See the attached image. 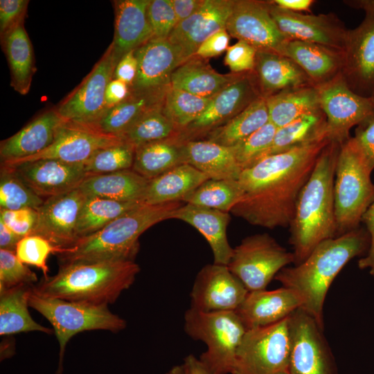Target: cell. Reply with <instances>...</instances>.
I'll return each instance as SVG.
<instances>
[{
    "mask_svg": "<svg viewBox=\"0 0 374 374\" xmlns=\"http://www.w3.org/2000/svg\"><path fill=\"white\" fill-rule=\"evenodd\" d=\"M328 138L265 157L242 171L244 190L230 213L267 229L290 226L299 195Z\"/></svg>",
    "mask_w": 374,
    "mask_h": 374,
    "instance_id": "cell-1",
    "label": "cell"
},
{
    "mask_svg": "<svg viewBox=\"0 0 374 374\" xmlns=\"http://www.w3.org/2000/svg\"><path fill=\"white\" fill-rule=\"evenodd\" d=\"M370 247L366 229L359 227L319 243L299 265L282 269L274 279L296 291L301 308L323 326V305L334 279L353 258L366 255Z\"/></svg>",
    "mask_w": 374,
    "mask_h": 374,
    "instance_id": "cell-2",
    "label": "cell"
},
{
    "mask_svg": "<svg viewBox=\"0 0 374 374\" xmlns=\"http://www.w3.org/2000/svg\"><path fill=\"white\" fill-rule=\"evenodd\" d=\"M341 145L330 141L323 149L298 198L289 226L294 265L305 260L321 242L337 237L334 181Z\"/></svg>",
    "mask_w": 374,
    "mask_h": 374,
    "instance_id": "cell-3",
    "label": "cell"
},
{
    "mask_svg": "<svg viewBox=\"0 0 374 374\" xmlns=\"http://www.w3.org/2000/svg\"><path fill=\"white\" fill-rule=\"evenodd\" d=\"M184 202L160 204H142L105 227L61 248L55 255L59 265L113 260H135L139 250L140 235L154 224L172 219Z\"/></svg>",
    "mask_w": 374,
    "mask_h": 374,
    "instance_id": "cell-4",
    "label": "cell"
},
{
    "mask_svg": "<svg viewBox=\"0 0 374 374\" xmlns=\"http://www.w3.org/2000/svg\"><path fill=\"white\" fill-rule=\"evenodd\" d=\"M140 270L135 260L60 265L57 274L43 277L32 289L43 296L109 305L132 286Z\"/></svg>",
    "mask_w": 374,
    "mask_h": 374,
    "instance_id": "cell-5",
    "label": "cell"
},
{
    "mask_svg": "<svg viewBox=\"0 0 374 374\" xmlns=\"http://www.w3.org/2000/svg\"><path fill=\"white\" fill-rule=\"evenodd\" d=\"M371 170L354 137L339 149L334 181L337 237L359 227L362 218L374 200Z\"/></svg>",
    "mask_w": 374,
    "mask_h": 374,
    "instance_id": "cell-6",
    "label": "cell"
},
{
    "mask_svg": "<svg viewBox=\"0 0 374 374\" xmlns=\"http://www.w3.org/2000/svg\"><path fill=\"white\" fill-rule=\"evenodd\" d=\"M29 307L37 311L52 325L59 343L57 374H62L65 349L76 334L101 330L118 332L127 326L126 321L112 313L108 305H93L39 295L31 290Z\"/></svg>",
    "mask_w": 374,
    "mask_h": 374,
    "instance_id": "cell-7",
    "label": "cell"
},
{
    "mask_svg": "<svg viewBox=\"0 0 374 374\" xmlns=\"http://www.w3.org/2000/svg\"><path fill=\"white\" fill-rule=\"evenodd\" d=\"M186 333L206 345L199 360L212 374L231 373L247 328L235 311L202 312L192 308L184 314Z\"/></svg>",
    "mask_w": 374,
    "mask_h": 374,
    "instance_id": "cell-8",
    "label": "cell"
},
{
    "mask_svg": "<svg viewBox=\"0 0 374 374\" xmlns=\"http://www.w3.org/2000/svg\"><path fill=\"white\" fill-rule=\"evenodd\" d=\"M289 317L269 326L247 330L231 374H277L288 371Z\"/></svg>",
    "mask_w": 374,
    "mask_h": 374,
    "instance_id": "cell-9",
    "label": "cell"
},
{
    "mask_svg": "<svg viewBox=\"0 0 374 374\" xmlns=\"http://www.w3.org/2000/svg\"><path fill=\"white\" fill-rule=\"evenodd\" d=\"M293 252L288 251L267 233L244 238L233 248L228 264L249 292L265 290L284 267L294 263Z\"/></svg>",
    "mask_w": 374,
    "mask_h": 374,
    "instance_id": "cell-10",
    "label": "cell"
},
{
    "mask_svg": "<svg viewBox=\"0 0 374 374\" xmlns=\"http://www.w3.org/2000/svg\"><path fill=\"white\" fill-rule=\"evenodd\" d=\"M362 9L365 16L354 29H348L341 75L348 87L365 98L374 96V0L344 1Z\"/></svg>",
    "mask_w": 374,
    "mask_h": 374,
    "instance_id": "cell-11",
    "label": "cell"
},
{
    "mask_svg": "<svg viewBox=\"0 0 374 374\" xmlns=\"http://www.w3.org/2000/svg\"><path fill=\"white\" fill-rule=\"evenodd\" d=\"M288 323L290 374H336L323 326L301 308L289 317Z\"/></svg>",
    "mask_w": 374,
    "mask_h": 374,
    "instance_id": "cell-12",
    "label": "cell"
},
{
    "mask_svg": "<svg viewBox=\"0 0 374 374\" xmlns=\"http://www.w3.org/2000/svg\"><path fill=\"white\" fill-rule=\"evenodd\" d=\"M262 98L253 71L240 73L238 78L211 100L206 110L176 135L181 142L202 140L251 103Z\"/></svg>",
    "mask_w": 374,
    "mask_h": 374,
    "instance_id": "cell-13",
    "label": "cell"
},
{
    "mask_svg": "<svg viewBox=\"0 0 374 374\" xmlns=\"http://www.w3.org/2000/svg\"><path fill=\"white\" fill-rule=\"evenodd\" d=\"M320 107L326 117L328 139L342 144L350 136V129L374 116L372 98L353 92L341 74L318 87Z\"/></svg>",
    "mask_w": 374,
    "mask_h": 374,
    "instance_id": "cell-14",
    "label": "cell"
},
{
    "mask_svg": "<svg viewBox=\"0 0 374 374\" xmlns=\"http://www.w3.org/2000/svg\"><path fill=\"white\" fill-rule=\"evenodd\" d=\"M117 61L112 43L82 82L58 105L56 109L66 121L87 125L105 111V91L114 78Z\"/></svg>",
    "mask_w": 374,
    "mask_h": 374,
    "instance_id": "cell-15",
    "label": "cell"
},
{
    "mask_svg": "<svg viewBox=\"0 0 374 374\" xmlns=\"http://www.w3.org/2000/svg\"><path fill=\"white\" fill-rule=\"evenodd\" d=\"M226 30L230 36L249 44L258 51L285 55L290 40L271 16L267 1L234 0Z\"/></svg>",
    "mask_w": 374,
    "mask_h": 374,
    "instance_id": "cell-16",
    "label": "cell"
},
{
    "mask_svg": "<svg viewBox=\"0 0 374 374\" xmlns=\"http://www.w3.org/2000/svg\"><path fill=\"white\" fill-rule=\"evenodd\" d=\"M267 3L271 16L289 40L344 51L348 29L335 14H303L279 8L271 1Z\"/></svg>",
    "mask_w": 374,
    "mask_h": 374,
    "instance_id": "cell-17",
    "label": "cell"
},
{
    "mask_svg": "<svg viewBox=\"0 0 374 374\" xmlns=\"http://www.w3.org/2000/svg\"><path fill=\"white\" fill-rule=\"evenodd\" d=\"M248 293L227 265L213 262L198 272L190 292V308L206 312L235 311Z\"/></svg>",
    "mask_w": 374,
    "mask_h": 374,
    "instance_id": "cell-18",
    "label": "cell"
},
{
    "mask_svg": "<svg viewBox=\"0 0 374 374\" xmlns=\"http://www.w3.org/2000/svg\"><path fill=\"white\" fill-rule=\"evenodd\" d=\"M123 139L101 134L78 123L65 121L58 129L53 143L34 156L15 161V164L39 159H56L73 164H84L98 150Z\"/></svg>",
    "mask_w": 374,
    "mask_h": 374,
    "instance_id": "cell-19",
    "label": "cell"
},
{
    "mask_svg": "<svg viewBox=\"0 0 374 374\" xmlns=\"http://www.w3.org/2000/svg\"><path fill=\"white\" fill-rule=\"evenodd\" d=\"M86 196L78 188L45 199L37 209L38 219L32 235L42 236L61 249L77 240L76 227Z\"/></svg>",
    "mask_w": 374,
    "mask_h": 374,
    "instance_id": "cell-20",
    "label": "cell"
},
{
    "mask_svg": "<svg viewBox=\"0 0 374 374\" xmlns=\"http://www.w3.org/2000/svg\"><path fill=\"white\" fill-rule=\"evenodd\" d=\"M1 164L12 168L33 192L44 199L78 188L88 176L84 164L56 159Z\"/></svg>",
    "mask_w": 374,
    "mask_h": 374,
    "instance_id": "cell-21",
    "label": "cell"
},
{
    "mask_svg": "<svg viewBox=\"0 0 374 374\" xmlns=\"http://www.w3.org/2000/svg\"><path fill=\"white\" fill-rule=\"evenodd\" d=\"M233 3L234 0H204L197 12L177 24L168 39L179 49L184 62L208 37L226 28Z\"/></svg>",
    "mask_w": 374,
    "mask_h": 374,
    "instance_id": "cell-22",
    "label": "cell"
},
{
    "mask_svg": "<svg viewBox=\"0 0 374 374\" xmlns=\"http://www.w3.org/2000/svg\"><path fill=\"white\" fill-rule=\"evenodd\" d=\"M303 303L296 291L282 286L249 292L235 312L248 330L276 323L301 308Z\"/></svg>",
    "mask_w": 374,
    "mask_h": 374,
    "instance_id": "cell-23",
    "label": "cell"
},
{
    "mask_svg": "<svg viewBox=\"0 0 374 374\" xmlns=\"http://www.w3.org/2000/svg\"><path fill=\"white\" fill-rule=\"evenodd\" d=\"M170 84L141 90L131 89L123 102L107 109L96 121L85 126L103 134L120 137L143 116L163 107Z\"/></svg>",
    "mask_w": 374,
    "mask_h": 374,
    "instance_id": "cell-24",
    "label": "cell"
},
{
    "mask_svg": "<svg viewBox=\"0 0 374 374\" xmlns=\"http://www.w3.org/2000/svg\"><path fill=\"white\" fill-rule=\"evenodd\" d=\"M138 73L132 90L169 85L172 73L184 62L179 49L168 38L153 37L134 51Z\"/></svg>",
    "mask_w": 374,
    "mask_h": 374,
    "instance_id": "cell-25",
    "label": "cell"
},
{
    "mask_svg": "<svg viewBox=\"0 0 374 374\" xmlns=\"http://www.w3.org/2000/svg\"><path fill=\"white\" fill-rule=\"evenodd\" d=\"M65 121L55 107L39 114L0 144L1 163L28 158L46 150Z\"/></svg>",
    "mask_w": 374,
    "mask_h": 374,
    "instance_id": "cell-26",
    "label": "cell"
},
{
    "mask_svg": "<svg viewBox=\"0 0 374 374\" xmlns=\"http://www.w3.org/2000/svg\"><path fill=\"white\" fill-rule=\"evenodd\" d=\"M150 1H114L115 22L112 44L117 63L125 54L154 37L148 16Z\"/></svg>",
    "mask_w": 374,
    "mask_h": 374,
    "instance_id": "cell-27",
    "label": "cell"
},
{
    "mask_svg": "<svg viewBox=\"0 0 374 374\" xmlns=\"http://www.w3.org/2000/svg\"><path fill=\"white\" fill-rule=\"evenodd\" d=\"M172 219L184 221L195 228L209 244L213 262L228 265L233 251L226 235V229L231 221L230 213L184 204L174 212Z\"/></svg>",
    "mask_w": 374,
    "mask_h": 374,
    "instance_id": "cell-28",
    "label": "cell"
},
{
    "mask_svg": "<svg viewBox=\"0 0 374 374\" xmlns=\"http://www.w3.org/2000/svg\"><path fill=\"white\" fill-rule=\"evenodd\" d=\"M253 72L264 98L286 89L313 85L292 59L274 52L257 51Z\"/></svg>",
    "mask_w": 374,
    "mask_h": 374,
    "instance_id": "cell-29",
    "label": "cell"
},
{
    "mask_svg": "<svg viewBox=\"0 0 374 374\" xmlns=\"http://www.w3.org/2000/svg\"><path fill=\"white\" fill-rule=\"evenodd\" d=\"M285 56L292 59L317 87L340 75L344 62L343 51L298 40L289 41Z\"/></svg>",
    "mask_w": 374,
    "mask_h": 374,
    "instance_id": "cell-30",
    "label": "cell"
},
{
    "mask_svg": "<svg viewBox=\"0 0 374 374\" xmlns=\"http://www.w3.org/2000/svg\"><path fill=\"white\" fill-rule=\"evenodd\" d=\"M239 75L220 73L208 60L193 55L172 73L170 86L202 98H213Z\"/></svg>",
    "mask_w": 374,
    "mask_h": 374,
    "instance_id": "cell-31",
    "label": "cell"
},
{
    "mask_svg": "<svg viewBox=\"0 0 374 374\" xmlns=\"http://www.w3.org/2000/svg\"><path fill=\"white\" fill-rule=\"evenodd\" d=\"M149 181L132 169H128L88 175L78 188L86 197L142 202Z\"/></svg>",
    "mask_w": 374,
    "mask_h": 374,
    "instance_id": "cell-32",
    "label": "cell"
},
{
    "mask_svg": "<svg viewBox=\"0 0 374 374\" xmlns=\"http://www.w3.org/2000/svg\"><path fill=\"white\" fill-rule=\"evenodd\" d=\"M209 179L188 163L179 165L149 181L142 203L160 204L183 200Z\"/></svg>",
    "mask_w": 374,
    "mask_h": 374,
    "instance_id": "cell-33",
    "label": "cell"
},
{
    "mask_svg": "<svg viewBox=\"0 0 374 374\" xmlns=\"http://www.w3.org/2000/svg\"><path fill=\"white\" fill-rule=\"evenodd\" d=\"M186 163L211 179L238 180L242 172L231 148L207 140L185 143Z\"/></svg>",
    "mask_w": 374,
    "mask_h": 374,
    "instance_id": "cell-34",
    "label": "cell"
},
{
    "mask_svg": "<svg viewBox=\"0 0 374 374\" xmlns=\"http://www.w3.org/2000/svg\"><path fill=\"white\" fill-rule=\"evenodd\" d=\"M24 21L1 37L10 71V85L21 95L28 93L36 71L32 43Z\"/></svg>",
    "mask_w": 374,
    "mask_h": 374,
    "instance_id": "cell-35",
    "label": "cell"
},
{
    "mask_svg": "<svg viewBox=\"0 0 374 374\" xmlns=\"http://www.w3.org/2000/svg\"><path fill=\"white\" fill-rule=\"evenodd\" d=\"M186 163L185 143L174 136L136 147L132 169L150 180Z\"/></svg>",
    "mask_w": 374,
    "mask_h": 374,
    "instance_id": "cell-36",
    "label": "cell"
},
{
    "mask_svg": "<svg viewBox=\"0 0 374 374\" xmlns=\"http://www.w3.org/2000/svg\"><path fill=\"white\" fill-rule=\"evenodd\" d=\"M265 99L269 122L277 128L321 109L319 90L314 85L286 89Z\"/></svg>",
    "mask_w": 374,
    "mask_h": 374,
    "instance_id": "cell-37",
    "label": "cell"
},
{
    "mask_svg": "<svg viewBox=\"0 0 374 374\" xmlns=\"http://www.w3.org/2000/svg\"><path fill=\"white\" fill-rule=\"evenodd\" d=\"M33 285H21L0 292V335L33 331L52 334L51 329L37 323L28 312Z\"/></svg>",
    "mask_w": 374,
    "mask_h": 374,
    "instance_id": "cell-38",
    "label": "cell"
},
{
    "mask_svg": "<svg viewBox=\"0 0 374 374\" xmlns=\"http://www.w3.org/2000/svg\"><path fill=\"white\" fill-rule=\"evenodd\" d=\"M326 138H328L327 121L321 109L277 128L272 143L264 158L307 145Z\"/></svg>",
    "mask_w": 374,
    "mask_h": 374,
    "instance_id": "cell-39",
    "label": "cell"
},
{
    "mask_svg": "<svg viewBox=\"0 0 374 374\" xmlns=\"http://www.w3.org/2000/svg\"><path fill=\"white\" fill-rule=\"evenodd\" d=\"M269 121L265 99L260 98L227 123L211 131L202 140L231 148Z\"/></svg>",
    "mask_w": 374,
    "mask_h": 374,
    "instance_id": "cell-40",
    "label": "cell"
},
{
    "mask_svg": "<svg viewBox=\"0 0 374 374\" xmlns=\"http://www.w3.org/2000/svg\"><path fill=\"white\" fill-rule=\"evenodd\" d=\"M142 204L141 202H119L98 197H86L77 223L78 239L97 232Z\"/></svg>",
    "mask_w": 374,
    "mask_h": 374,
    "instance_id": "cell-41",
    "label": "cell"
},
{
    "mask_svg": "<svg viewBox=\"0 0 374 374\" xmlns=\"http://www.w3.org/2000/svg\"><path fill=\"white\" fill-rule=\"evenodd\" d=\"M243 195L244 190L238 180L209 179L189 194L183 202L230 213Z\"/></svg>",
    "mask_w": 374,
    "mask_h": 374,
    "instance_id": "cell-42",
    "label": "cell"
},
{
    "mask_svg": "<svg viewBox=\"0 0 374 374\" xmlns=\"http://www.w3.org/2000/svg\"><path fill=\"white\" fill-rule=\"evenodd\" d=\"M211 99L193 95L174 88L170 84L166 91L162 110L174 124L178 133L206 110Z\"/></svg>",
    "mask_w": 374,
    "mask_h": 374,
    "instance_id": "cell-43",
    "label": "cell"
},
{
    "mask_svg": "<svg viewBox=\"0 0 374 374\" xmlns=\"http://www.w3.org/2000/svg\"><path fill=\"white\" fill-rule=\"evenodd\" d=\"M44 199L33 192L8 166L1 164L0 209H38Z\"/></svg>",
    "mask_w": 374,
    "mask_h": 374,
    "instance_id": "cell-44",
    "label": "cell"
},
{
    "mask_svg": "<svg viewBox=\"0 0 374 374\" xmlns=\"http://www.w3.org/2000/svg\"><path fill=\"white\" fill-rule=\"evenodd\" d=\"M162 108L143 116L120 137L136 148L176 136L177 131L174 124L163 114Z\"/></svg>",
    "mask_w": 374,
    "mask_h": 374,
    "instance_id": "cell-45",
    "label": "cell"
},
{
    "mask_svg": "<svg viewBox=\"0 0 374 374\" xmlns=\"http://www.w3.org/2000/svg\"><path fill=\"white\" fill-rule=\"evenodd\" d=\"M135 147L122 140L98 150L84 164L88 175L132 169Z\"/></svg>",
    "mask_w": 374,
    "mask_h": 374,
    "instance_id": "cell-46",
    "label": "cell"
},
{
    "mask_svg": "<svg viewBox=\"0 0 374 374\" xmlns=\"http://www.w3.org/2000/svg\"><path fill=\"white\" fill-rule=\"evenodd\" d=\"M277 127L268 122L261 128L231 147L235 161L242 171L262 160L274 140Z\"/></svg>",
    "mask_w": 374,
    "mask_h": 374,
    "instance_id": "cell-47",
    "label": "cell"
},
{
    "mask_svg": "<svg viewBox=\"0 0 374 374\" xmlns=\"http://www.w3.org/2000/svg\"><path fill=\"white\" fill-rule=\"evenodd\" d=\"M60 249L42 236L29 235L19 241L15 254L21 262L39 268L43 272V277H47L49 272L48 258L51 253L60 252Z\"/></svg>",
    "mask_w": 374,
    "mask_h": 374,
    "instance_id": "cell-48",
    "label": "cell"
},
{
    "mask_svg": "<svg viewBox=\"0 0 374 374\" xmlns=\"http://www.w3.org/2000/svg\"><path fill=\"white\" fill-rule=\"evenodd\" d=\"M37 283L35 273L21 262L15 252L0 249V292L21 285Z\"/></svg>",
    "mask_w": 374,
    "mask_h": 374,
    "instance_id": "cell-49",
    "label": "cell"
},
{
    "mask_svg": "<svg viewBox=\"0 0 374 374\" xmlns=\"http://www.w3.org/2000/svg\"><path fill=\"white\" fill-rule=\"evenodd\" d=\"M148 16L155 37L168 38L178 24L171 0H150Z\"/></svg>",
    "mask_w": 374,
    "mask_h": 374,
    "instance_id": "cell-50",
    "label": "cell"
},
{
    "mask_svg": "<svg viewBox=\"0 0 374 374\" xmlns=\"http://www.w3.org/2000/svg\"><path fill=\"white\" fill-rule=\"evenodd\" d=\"M257 49L249 44L238 40L229 46L224 62L232 73L253 71L255 67Z\"/></svg>",
    "mask_w": 374,
    "mask_h": 374,
    "instance_id": "cell-51",
    "label": "cell"
},
{
    "mask_svg": "<svg viewBox=\"0 0 374 374\" xmlns=\"http://www.w3.org/2000/svg\"><path fill=\"white\" fill-rule=\"evenodd\" d=\"M37 219V209L22 208L14 211L0 209V221L21 238L33 234Z\"/></svg>",
    "mask_w": 374,
    "mask_h": 374,
    "instance_id": "cell-52",
    "label": "cell"
},
{
    "mask_svg": "<svg viewBox=\"0 0 374 374\" xmlns=\"http://www.w3.org/2000/svg\"><path fill=\"white\" fill-rule=\"evenodd\" d=\"M28 0L0 1L1 37L24 21Z\"/></svg>",
    "mask_w": 374,
    "mask_h": 374,
    "instance_id": "cell-53",
    "label": "cell"
},
{
    "mask_svg": "<svg viewBox=\"0 0 374 374\" xmlns=\"http://www.w3.org/2000/svg\"><path fill=\"white\" fill-rule=\"evenodd\" d=\"M353 137L372 171L374 169V116L359 124Z\"/></svg>",
    "mask_w": 374,
    "mask_h": 374,
    "instance_id": "cell-54",
    "label": "cell"
},
{
    "mask_svg": "<svg viewBox=\"0 0 374 374\" xmlns=\"http://www.w3.org/2000/svg\"><path fill=\"white\" fill-rule=\"evenodd\" d=\"M230 35L226 28L208 37L197 49L194 55L204 59L218 56L229 48Z\"/></svg>",
    "mask_w": 374,
    "mask_h": 374,
    "instance_id": "cell-55",
    "label": "cell"
},
{
    "mask_svg": "<svg viewBox=\"0 0 374 374\" xmlns=\"http://www.w3.org/2000/svg\"><path fill=\"white\" fill-rule=\"evenodd\" d=\"M362 222L365 224L370 237V247L366 254L358 260L361 269H368L374 276V200L362 216Z\"/></svg>",
    "mask_w": 374,
    "mask_h": 374,
    "instance_id": "cell-56",
    "label": "cell"
},
{
    "mask_svg": "<svg viewBox=\"0 0 374 374\" xmlns=\"http://www.w3.org/2000/svg\"><path fill=\"white\" fill-rule=\"evenodd\" d=\"M137 73L138 62L134 51H132L125 54L117 63L114 78L124 82L131 87L136 80Z\"/></svg>",
    "mask_w": 374,
    "mask_h": 374,
    "instance_id": "cell-57",
    "label": "cell"
},
{
    "mask_svg": "<svg viewBox=\"0 0 374 374\" xmlns=\"http://www.w3.org/2000/svg\"><path fill=\"white\" fill-rule=\"evenodd\" d=\"M130 87L124 82L113 78L108 84L105 96L106 110L123 102L130 93Z\"/></svg>",
    "mask_w": 374,
    "mask_h": 374,
    "instance_id": "cell-58",
    "label": "cell"
},
{
    "mask_svg": "<svg viewBox=\"0 0 374 374\" xmlns=\"http://www.w3.org/2000/svg\"><path fill=\"white\" fill-rule=\"evenodd\" d=\"M166 374H212L193 355H188L184 362L173 366Z\"/></svg>",
    "mask_w": 374,
    "mask_h": 374,
    "instance_id": "cell-59",
    "label": "cell"
},
{
    "mask_svg": "<svg viewBox=\"0 0 374 374\" xmlns=\"http://www.w3.org/2000/svg\"><path fill=\"white\" fill-rule=\"evenodd\" d=\"M204 0H171V3L179 23L192 16L202 6Z\"/></svg>",
    "mask_w": 374,
    "mask_h": 374,
    "instance_id": "cell-60",
    "label": "cell"
},
{
    "mask_svg": "<svg viewBox=\"0 0 374 374\" xmlns=\"http://www.w3.org/2000/svg\"><path fill=\"white\" fill-rule=\"evenodd\" d=\"M21 239L0 221V249L15 252L17 245Z\"/></svg>",
    "mask_w": 374,
    "mask_h": 374,
    "instance_id": "cell-61",
    "label": "cell"
},
{
    "mask_svg": "<svg viewBox=\"0 0 374 374\" xmlns=\"http://www.w3.org/2000/svg\"><path fill=\"white\" fill-rule=\"evenodd\" d=\"M274 4L285 10L292 12H310L314 0H272Z\"/></svg>",
    "mask_w": 374,
    "mask_h": 374,
    "instance_id": "cell-62",
    "label": "cell"
},
{
    "mask_svg": "<svg viewBox=\"0 0 374 374\" xmlns=\"http://www.w3.org/2000/svg\"><path fill=\"white\" fill-rule=\"evenodd\" d=\"M277 374H290V373L288 372V371H285L280 372Z\"/></svg>",
    "mask_w": 374,
    "mask_h": 374,
    "instance_id": "cell-63",
    "label": "cell"
},
{
    "mask_svg": "<svg viewBox=\"0 0 374 374\" xmlns=\"http://www.w3.org/2000/svg\"><path fill=\"white\" fill-rule=\"evenodd\" d=\"M372 100H373V105H374V96L372 98Z\"/></svg>",
    "mask_w": 374,
    "mask_h": 374,
    "instance_id": "cell-64",
    "label": "cell"
}]
</instances>
